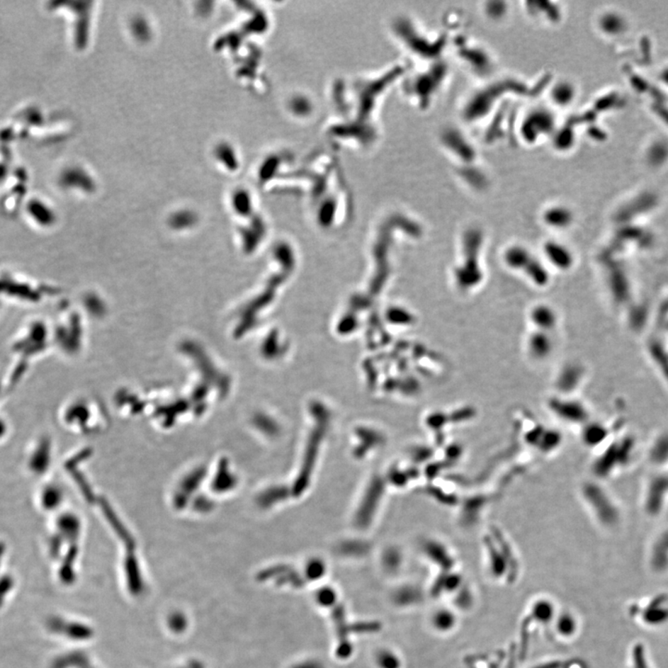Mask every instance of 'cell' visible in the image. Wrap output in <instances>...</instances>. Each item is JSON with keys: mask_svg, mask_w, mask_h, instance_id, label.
Masks as SVG:
<instances>
[{"mask_svg": "<svg viewBox=\"0 0 668 668\" xmlns=\"http://www.w3.org/2000/svg\"><path fill=\"white\" fill-rule=\"evenodd\" d=\"M663 247V232L654 217L629 212L607 230L601 265L613 310L624 327L640 335L655 293L651 278Z\"/></svg>", "mask_w": 668, "mask_h": 668, "instance_id": "cell-1", "label": "cell"}, {"mask_svg": "<svg viewBox=\"0 0 668 668\" xmlns=\"http://www.w3.org/2000/svg\"><path fill=\"white\" fill-rule=\"evenodd\" d=\"M640 336L644 354L668 385V278L655 290Z\"/></svg>", "mask_w": 668, "mask_h": 668, "instance_id": "cell-2", "label": "cell"}, {"mask_svg": "<svg viewBox=\"0 0 668 668\" xmlns=\"http://www.w3.org/2000/svg\"><path fill=\"white\" fill-rule=\"evenodd\" d=\"M533 616L538 621L546 624L554 618V607L550 601L547 600L538 601L532 607Z\"/></svg>", "mask_w": 668, "mask_h": 668, "instance_id": "cell-3", "label": "cell"}, {"mask_svg": "<svg viewBox=\"0 0 668 668\" xmlns=\"http://www.w3.org/2000/svg\"><path fill=\"white\" fill-rule=\"evenodd\" d=\"M434 627L440 631H448L456 625V616L448 609L437 611L433 617Z\"/></svg>", "mask_w": 668, "mask_h": 668, "instance_id": "cell-4", "label": "cell"}, {"mask_svg": "<svg viewBox=\"0 0 668 668\" xmlns=\"http://www.w3.org/2000/svg\"><path fill=\"white\" fill-rule=\"evenodd\" d=\"M576 621L573 616L565 613L557 617L556 629L562 636L570 637L576 630Z\"/></svg>", "mask_w": 668, "mask_h": 668, "instance_id": "cell-5", "label": "cell"}, {"mask_svg": "<svg viewBox=\"0 0 668 668\" xmlns=\"http://www.w3.org/2000/svg\"><path fill=\"white\" fill-rule=\"evenodd\" d=\"M334 593L329 592V590H324V591L320 592L319 595V601L325 605H329L332 603L334 601Z\"/></svg>", "mask_w": 668, "mask_h": 668, "instance_id": "cell-6", "label": "cell"}]
</instances>
